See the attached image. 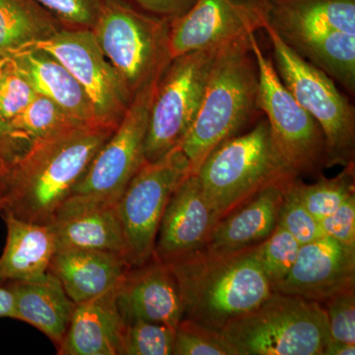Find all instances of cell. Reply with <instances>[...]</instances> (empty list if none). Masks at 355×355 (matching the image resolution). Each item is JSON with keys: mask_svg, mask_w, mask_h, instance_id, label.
Here are the masks:
<instances>
[{"mask_svg": "<svg viewBox=\"0 0 355 355\" xmlns=\"http://www.w3.org/2000/svg\"><path fill=\"white\" fill-rule=\"evenodd\" d=\"M114 130L79 125L32 144L11 167L1 211L33 223H51Z\"/></svg>", "mask_w": 355, "mask_h": 355, "instance_id": "1", "label": "cell"}, {"mask_svg": "<svg viewBox=\"0 0 355 355\" xmlns=\"http://www.w3.org/2000/svg\"><path fill=\"white\" fill-rule=\"evenodd\" d=\"M256 246L232 252L203 248L168 263L179 287L183 319L221 331L258 307L272 291Z\"/></svg>", "mask_w": 355, "mask_h": 355, "instance_id": "2", "label": "cell"}, {"mask_svg": "<svg viewBox=\"0 0 355 355\" xmlns=\"http://www.w3.org/2000/svg\"><path fill=\"white\" fill-rule=\"evenodd\" d=\"M250 35L223 44L217 51L197 116L179 146L190 162L191 174L260 111L259 69Z\"/></svg>", "mask_w": 355, "mask_h": 355, "instance_id": "3", "label": "cell"}, {"mask_svg": "<svg viewBox=\"0 0 355 355\" xmlns=\"http://www.w3.org/2000/svg\"><path fill=\"white\" fill-rule=\"evenodd\" d=\"M196 175L222 218L268 187L297 177L280 156L266 119L217 146Z\"/></svg>", "mask_w": 355, "mask_h": 355, "instance_id": "4", "label": "cell"}, {"mask_svg": "<svg viewBox=\"0 0 355 355\" xmlns=\"http://www.w3.org/2000/svg\"><path fill=\"white\" fill-rule=\"evenodd\" d=\"M220 331L236 355H324L330 338L322 303L275 291Z\"/></svg>", "mask_w": 355, "mask_h": 355, "instance_id": "5", "label": "cell"}, {"mask_svg": "<svg viewBox=\"0 0 355 355\" xmlns=\"http://www.w3.org/2000/svg\"><path fill=\"white\" fill-rule=\"evenodd\" d=\"M161 76L135 93L118 127L96 153L57 214L83 207L116 205L132 178L146 162L144 144L151 106Z\"/></svg>", "mask_w": 355, "mask_h": 355, "instance_id": "6", "label": "cell"}, {"mask_svg": "<svg viewBox=\"0 0 355 355\" xmlns=\"http://www.w3.org/2000/svg\"><path fill=\"white\" fill-rule=\"evenodd\" d=\"M170 21L125 0H104L92 27L96 41L132 96L171 62Z\"/></svg>", "mask_w": 355, "mask_h": 355, "instance_id": "7", "label": "cell"}, {"mask_svg": "<svg viewBox=\"0 0 355 355\" xmlns=\"http://www.w3.org/2000/svg\"><path fill=\"white\" fill-rule=\"evenodd\" d=\"M260 23L272 44L273 65L280 80L323 130L327 168L354 162V106L326 72L292 50L270 26Z\"/></svg>", "mask_w": 355, "mask_h": 355, "instance_id": "8", "label": "cell"}, {"mask_svg": "<svg viewBox=\"0 0 355 355\" xmlns=\"http://www.w3.org/2000/svg\"><path fill=\"white\" fill-rule=\"evenodd\" d=\"M216 48L172 58L159 79L151 106L144 156L146 162L164 157L181 144L190 130L205 93Z\"/></svg>", "mask_w": 355, "mask_h": 355, "instance_id": "9", "label": "cell"}, {"mask_svg": "<svg viewBox=\"0 0 355 355\" xmlns=\"http://www.w3.org/2000/svg\"><path fill=\"white\" fill-rule=\"evenodd\" d=\"M250 42L259 69L258 108L266 114L280 156L297 177L321 171L327 168L323 130L280 80L256 33L250 35Z\"/></svg>", "mask_w": 355, "mask_h": 355, "instance_id": "10", "label": "cell"}, {"mask_svg": "<svg viewBox=\"0 0 355 355\" xmlns=\"http://www.w3.org/2000/svg\"><path fill=\"white\" fill-rule=\"evenodd\" d=\"M191 174L190 162L181 147L154 162H146L116 202L130 268L153 260L159 225L170 198Z\"/></svg>", "mask_w": 355, "mask_h": 355, "instance_id": "11", "label": "cell"}, {"mask_svg": "<svg viewBox=\"0 0 355 355\" xmlns=\"http://www.w3.org/2000/svg\"><path fill=\"white\" fill-rule=\"evenodd\" d=\"M33 48L46 51L64 65L87 93L99 121L118 127L133 96L105 57L92 30L64 28Z\"/></svg>", "mask_w": 355, "mask_h": 355, "instance_id": "12", "label": "cell"}, {"mask_svg": "<svg viewBox=\"0 0 355 355\" xmlns=\"http://www.w3.org/2000/svg\"><path fill=\"white\" fill-rule=\"evenodd\" d=\"M222 217L205 197L197 175H188L166 205L154 259L169 263L207 246Z\"/></svg>", "mask_w": 355, "mask_h": 355, "instance_id": "13", "label": "cell"}, {"mask_svg": "<svg viewBox=\"0 0 355 355\" xmlns=\"http://www.w3.org/2000/svg\"><path fill=\"white\" fill-rule=\"evenodd\" d=\"M259 30L260 20L243 0H196L186 13L170 21V55L220 46Z\"/></svg>", "mask_w": 355, "mask_h": 355, "instance_id": "14", "label": "cell"}, {"mask_svg": "<svg viewBox=\"0 0 355 355\" xmlns=\"http://www.w3.org/2000/svg\"><path fill=\"white\" fill-rule=\"evenodd\" d=\"M355 288V252L329 236L301 245L286 279L272 291L323 303Z\"/></svg>", "mask_w": 355, "mask_h": 355, "instance_id": "15", "label": "cell"}, {"mask_svg": "<svg viewBox=\"0 0 355 355\" xmlns=\"http://www.w3.org/2000/svg\"><path fill=\"white\" fill-rule=\"evenodd\" d=\"M116 297L123 322L139 319L176 329L184 317L171 268L154 258L128 270L116 288Z\"/></svg>", "mask_w": 355, "mask_h": 355, "instance_id": "16", "label": "cell"}, {"mask_svg": "<svg viewBox=\"0 0 355 355\" xmlns=\"http://www.w3.org/2000/svg\"><path fill=\"white\" fill-rule=\"evenodd\" d=\"M284 40L308 32L355 36V0H243Z\"/></svg>", "mask_w": 355, "mask_h": 355, "instance_id": "17", "label": "cell"}, {"mask_svg": "<svg viewBox=\"0 0 355 355\" xmlns=\"http://www.w3.org/2000/svg\"><path fill=\"white\" fill-rule=\"evenodd\" d=\"M130 268L121 254L94 250H58L50 265L76 304L116 288Z\"/></svg>", "mask_w": 355, "mask_h": 355, "instance_id": "18", "label": "cell"}, {"mask_svg": "<svg viewBox=\"0 0 355 355\" xmlns=\"http://www.w3.org/2000/svg\"><path fill=\"white\" fill-rule=\"evenodd\" d=\"M116 288L76 304L58 354L120 355L125 322L116 305Z\"/></svg>", "mask_w": 355, "mask_h": 355, "instance_id": "19", "label": "cell"}, {"mask_svg": "<svg viewBox=\"0 0 355 355\" xmlns=\"http://www.w3.org/2000/svg\"><path fill=\"white\" fill-rule=\"evenodd\" d=\"M1 216L7 237L0 257V282H32L46 277L58 251L50 224L33 223L6 211Z\"/></svg>", "mask_w": 355, "mask_h": 355, "instance_id": "20", "label": "cell"}, {"mask_svg": "<svg viewBox=\"0 0 355 355\" xmlns=\"http://www.w3.org/2000/svg\"><path fill=\"white\" fill-rule=\"evenodd\" d=\"M15 320L31 324L55 343L62 345L76 303L65 293L60 280L51 272L32 282H10Z\"/></svg>", "mask_w": 355, "mask_h": 355, "instance_id": "21", "label": "cell"}, {"mask_svg": "<svg viewBox=\"0 0 355 355\" xmlns=\"http://www.w3.org/2000/svg\"><path fill=\"white\" fill-rule=\"evenodd\" d=\"M9 58L29 79L38 94L55 102L74 120L85 125H104L98 119L94 106L80 83L50 53L32 48Z\"/></svg>", "mask_w": 355, "mask_h": 355, "instance_id": "22", "label": "cell"}, {"mask_svg": "<svg viewBox=\"0 0 355 355\" xmlns=\"http://www.w3.org/2000/svg\"><path fill=\"white\" fill-rule=\"evenodd\" d=\"M286 183L268 187L224 216L205 248L232 252L254 246L266 240L279 224Z\"/></svg>", "mask_w": 355, "mask_h": 355, "instance_id": "23", "label": "cell"}, {"mask_svg": "<svg viewBox=\"0 0 355 355\" xmlns=\"http://www.w3.org/2000/svg\"><path fill=\"white\" fill-rule=\"evenodd\" d=\"M58 250H94L120 254L125 242L116 205L58 212L51 223Z\"/></svg>", "mask_w": 355, "mask_h": 355, "instance_id": "24", "label": "cell"}, {"mask_svg": "<svg viewBox=\"0 0 355 355\" xmlns=\"http://www.w3.org/2000/svg\"><path fill=\"white\" fill-rule=\"evenodd\" d=\"M64 25L36 0H0V55L13 57L51 38Z\"/></svg>", "mask_w": 355, "mask_h": 355, "instance_id": "25", "label": "cell"}, {"mask_svg": "<svg viewBox=\"0 0 355 355\" xmlns=\"http://www.w3.org/2000/svg\"><path fill=\"white\" fill-rule=\"evenodd\" d=\"M295 184L301 202L318 221H321L355 193L354 162L345 166L340 174L331 179L322 177L316 183L306 184L297 178Z\"/></svg>", "mask_w": 355, "mask_h": 355, "instance_id": "26", "label": "cell"}, {"mask_svg": "<svg viewBox=\"0 0 355 355\" xmlns=\"http://www.w3.org/2000/svg\"><path fill=\"white\" fill-rule=\"evenodd\" d=\"M10 125L34 144L67 128L85 123L74 120L55 102L38 94L22 113L10 121Z\"/></svg>", "mask_w": 355, "mask_h": 355, "instance_id": "27", "label": "cell"}, {"mask_svg": "<svg viewBox=\"0 0 355 355\" xmlns=\"http://www.w3.org/2000/svg\"><path fill=\"white\" fill-rule=\"evenodd\" d=\"M176 329L144 320L125 322L120 355H171Z\"/></svg>", "mask_w": 355, "mask_h": 355, "instance_id": "28", "label": "cell"}, {"mask_svg": "<svg viewBox=\"0 0 355 355\" xmlns=\"http://www.w3.org/2000/svg\"><path fill=\"white\" fill-rule=\"evenodd\" d=\"M300 246L297 240L279 224L272 234L257 245L259 263L272 288L286 279L291 272Z\"/></svg>", "mask_w": 355, "mask_h": 355, "instance_id": "29", "label": "cell"}, {"mask_svg": "<svg viewBox=\"0 0 355 355\" xmlns=\"http://www.w3.org/2000/svg\"><path fill=\"white\" fill-rule=\"evenodd\" d=\"M174 355H236L220 331L182 319L175 331Z\"/></svg>", "mask_w": 355, "mask_h": 355, "instance_id": "30", "label": "cell"}, {"mask_svg": "<svg viewBox=\"0 0 355 355\" xmlns=\"http://www.w3.org/2000/svg\"><path fill=\"white\" fill-rule=\"evenodd\" d=\"M38 93L11 58L0 62V116L10 123Z\"/></svg>", "mask_w": 355, "mask_h": 355, "instance_id": "31", "label": "cell"}, {"mask_svg": "<svg viewBox=\"0 0 355 355\" xmlns=\"http://www.w3.org/2000/svg\"><path fill=\"white\" fill-rule=\"evenodd\" d=\"M294 178L284 186V200L280 207L279 224L286 229L300 245L314 241L324 236L319 221L308 211L301 202L296 179Z\"/></svg>", "mask_w": 355, "mask_h": 355, "instance_id": "32", "label": "cell"}, {"mask_svg": "<svg viewBox=\"0 0 355 355\" xmlns=\"http://www.w3.org/2000/svg\"><path fill=\"white\" fill-rule=\"evenodd\" d=\"M323 303L330 338L355 345V288L340 292Z\"/></svg>", "mask_w": 355, "mask_h": 355, "instance_id": "33", "label": "cell"}, {"mask_svg": "<svg viewBox=\"0 0 355 355\" xmlns=\"http://www.w3.org/2000/svg\"><path fill=\"white\" fill-rule=\"evenodd\" d=\"M65 28L92 29L104 0H36Z\"/></svg>", "mask_w": 355, "mask_h": 355, "instance_id": "34", "label": "cell"}, {"mask_svg": "<svg viewBox=\"0 0 355 355\" xmlns=\"http://www.w3.org/2000/svg\"><path fill=\"white\" fill-rule=\"evenodd\" d=\"M319 223L324 235L355 252V193Z\"/></svg>", "mask_w": 355, "mask_h": 355, "instance_id": "35", "label": "cell"}, {"mask_svg": "<svg viewBox=\"0 0 355 355\" xmlns=\"http://www.w3.org/2000/svg\"><path fill=\"white\" fill-rule=\"evenodd\" d=\"M31 146L29 140L0 116V156L6 161L9 169L29 150Z\"/></svg>", "mask_w": 355, "mask_h": 355, "instance_id": "36", "label": "cell"}, {"mask_svg": "<svg viewBox=\"0 0 355 355\" xmlns=\"http://www.w3.org/2000/svg\"><path fill=\"white\" fill-rule=\"evenodd\" d=\"M147 14L172 21L186 13L196 0H125Z\"/></svg>", "mask_w": 355, "mask_h": 355, "instance_id": "37", "label": "cell"}, {"mask_svg": "<svg viewBox=\"0 0 355 355\" xmlns=\"http://www.w3.org/2000/svg\"><path fill=\"white\" fill-rule=\"evenodd\" d=\"M1 318H10L15 320V311L12 294L6 284L0 282V319Z\"/></svg>", "mask_w": 355, "mask_h": 355, "instance_id": "38", "label": "cell"}, {"mask_svg": "<svg viewBox=\"0 0 355 355\" xmlns=\"http://www.w3.org/2000/svg\"><path fill=\"white\" fill-rule=\"evenodd\" d=\"M355 345L340 342L329 338L326 347H324V355H354Z\"/></svg>", "mask_w": 355, "mask_h": 355, "instance_id": "39", "label": "cell"}, {"mask_svg": "<svg viewBox=\"0 0 355 355\" xmlns=\"http://www.w3.org/2000/svg\"><path fill=\"white\" fill-rule=\"evenodd\" d=\"M9 172H10V169H9L8 165L6 164V161L0 156V196L1 197L6 191Z\"/></svg>", "mask_w": 355, "mask_h": 355, "instance_id": "40", "label": "cell"}, {"mask_svg": "<svg viewBox=\"0 0 355 355\" xmlns=\"http://www.w3.org/2000/svg\"><path fill=\"white\" fill-rule=\"evenodd\" d=\"M2 207H3V198L0 196V211H1Z\"/></svg>", "mask_w": 355, "mask_h": 355, "instance_id": "41", "label": "cell"}, {"mask_svg": "<svg viewBox=\"0 0 355 355\" xmlns=\"http://www.w3.org/2000/svg\"><path fill=\"white\" fill-rule=\"evenodd\" d=\"M2 60H3V58H2L1 55H0V62H2Z\"/></svg>", "mask_w": 355, "mask_h": 355, "instance_id": "42", "label": "cell"}]
</instances>
